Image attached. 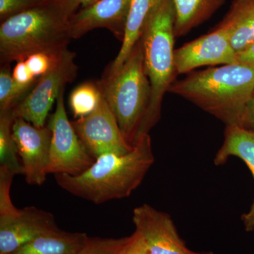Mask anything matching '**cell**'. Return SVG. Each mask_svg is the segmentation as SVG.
Wrapping results in <instances>:
<instances>
[{
    "instance_id": "9",
    "label": "cell",
    "mask_w": 254,
    "mask_h": 254,
    "mask_svg": "<svg viewBox=\"0 0 254 254\" xmlns=\"http://www.w3.org/2000/svg\"><path fill=\"white\" fill-rule=\"evenodd\" d=\"M71 123L82 143L94 158L105 153L125 154L133 149L124 138L103 95L93 113Z\"/></svg>"
},
{
    "instance_id": "29",
    "label": "cell",
    "mask_w": 254,
    "mask_h": 254,
    "mask_svg": "<svg viewBox=\"0 0 254 254\" xmlns=\"http://www.w3.org/2000/svg\"><path fill=\"white\" fill-rule=\"evenodd\" d=\"M79 3L80 6L82 8L87 7V6H91L92 4H94L95 3L98 2L100 0H76Z\"/></svg>"
},
{
    "instance_id": "4",
    "label": "cell",
    "mask_w": 254,
    "mask_h": 254,
    "mask_svg": "<svg viewBox=\"0 0 254 254\" xmlns=\"http://www.w3.org/2000/svg\"><path fill=\"white\" fill-rule=\"evenodd\" d=\"M97 84L115 115L124 138L134 146L141 136L151 95L141 39L120 67L106 68Z\"/></svg>"
},
{
    "instance_id": "13",
    "label": "cell",
    "mask_w": 254,
    "mask_h": 254,
    "mask_svg": "<svg viewBox=\"0 0 254 254\" xmlns=\"http://www.w3.org/2000/svg\"><path fill=\"white\" fill-rule=\"evenodd\" d=\"M131 0H100L78 10L70 19L71 39H78L96 28H106L123 41Z\"/></svg>"
},
{
    "instance_id": "3",
    "label": "cell",
    "mask_w": 254,
    "mask_h": 254,
    "mask_svg": "<svg viewBox=\"0 0 254 254\" xmlns=\"http://www.w3.org/2000/svg\"><path fill=\"white\" fill-rule=\"evenodd\" d=\"M254 91V67L225 64L190 73L168 92L183 97L228 125H240Z\"/></svg>"
},
{
    "instance_id": "5",
    "label": "cell",
    "mask_w": 254,
    "mask_h": 254,
    "mask_svg": "<svg viewBox=\"0 0 254 254\" xmlns=\"http://www.w3.org/2000/svg\"><path fill=\"white\" fill-rule=\"evenodd\" d=\"M175 9L173 0H160L150 13L141 36L145 72L150 84V102L141 136L149 134L161 116L164 95L177 74L174 58Z\"/></svg>"
},
{
    "instance_id": "25",
    "label": "cell",
    "mask_w": 254,
    "mask_h": 254,
    "mask_svg": "<svg viewBox=\"0 0 254 254\" xmlns=\"http://www.w3.org/2000/svg\"><path fill=\"white\" fill-rule=\"evenodd\" d=\"M50 0H0V21L46 4Z\"/></svg>"
},
{
    "instance_id": "7",
    "label": "cell",
    "mask_w": 254,
    "mask_h": 254,
    "mask_svg": "<svg viewBox=\"0 0 254 254\" xmlns=\"http://www.w3.org/2000/svg\"><path fill=\"white\" fill-rule=\"evenodd\" d=\"M76 54L64 50L56 64L38 78L31 91L11 110L14 119L22 118L37 127L46 126L47 118L60 92L77 76Z\"/></svg>"
},
{
    "instance_id": "27",
    "label": "cell",
    "mask_w": 254,
    "mask_h": 254,
    "mask_svg": "<svg viewBox=\"0 0 254 254\" xmlns=\"http://www.w3.org/2000/svg\"><path fill=\"white\" fill-rule=\"evenodd\" d=\"M240 126L254 130V91L252 98L246 106Z\"/></svg>"
},
{
    "instance_id": "18",
    "label": "cell",
    "mask_w": 254,
    "mask_h": 254,
    "mask_svg": "<svg viewBox=\"0 0 254 254\" xmlns=\"http://www.w3.org/2000/svg\"><path fill=\"white\" fill-rule=\"evenodd\" d=\"M159 1L160 0H131L122 47L115 60L108 66L110 68L116 69L126 61L141 38L147 19Z\"/></svg>"
},
{
    "instance_id": "16",
    "label": "cell",
    "mask_w": 254,
    "mask_h": 254,
    "mask_svg": "<svg viewBox=\"0 0 254 254\" xmlns=\"http://www.w3.org/2000/svg\"><path fill=\"white\" fill-rule=\"evenodd\" d=\"M89 237L59 230L45 234L9 254H81Z\"/></svg>"
},
{
    "instance_id": "19",
    "label": "cell",
    "mask_w": 254,
    "mask_h": 254,
    "mask_svg": "<svg viewBox=\"0 0 254 254\" xmlns=\"http://www.w3.org/2000/svg\"><path fill=\"white\" fill-rule=\"evenodd\" d=\"M14 121L11 110L0 111V168L7 169L15 175H23L22 163L12 134Z\"/></svg>"
},
{
    "instance_id": "28",
    "label": "cell",
    "mask_w": 254,
    "mask_h": 254,
    "mask_svg": "<svg viewBox=\"0 0 254 254\" xmlns=\"http://www.w3.org/2000/svg\"><path fill=\"white\" fill-rule=\"evenodd\" d=\"M237 63L245 64L254 67V43L247 49L237 54Z\"/></svg>"
},
{
    "instance_id": "26",
    "label": "cell",
    "mask_w": 254,
    "mask_h": 254,
    "mask_svg": "<svg viewBox=\"0 0 254 254\" xmlns=\"http://www.w3.org/2000/svg\"><path fill=\"white\" fill-rule=\"evenodd\" d=\"M14 81L22 86L33 87L36 84L38 78L34 77L29 71L24 60L17 62L12 71Z\"/></svg>"
},
{
    "instance_id": "15",
    "label": "cell",
    "mask_w": 254,
    "mask_h": 254,
    "mask_svg": "<svg viewBox=\"0 0 254 254\" xmlns=\"http://www.w3.org/2000/svg\"><path fill=\"white\" fill-rule=\"evenodd\" d=\"M218 26L228 31L237 54L247 49L254 43V0H234Z\"/></svg>"
},
{
    "instance_id": "23",
    "label": "cell",
    "mask_w": 254,
    "mask_h": 254,
    "mask_svg": "<svg viewBox=\"0 0 254 254\" xmlns=\"http://www.w3.org/2000/svg\"><path fill=\"white\" fill-rule=\"evenodd\" d=\"M15 176L7 169L0 168V216L15 215L19 210L13 204L10 197V189Z\"/></svg>"
},
{
    "instance_id": "20",
    "label": "cell",
    "mask_w": 254,
    "mask_h": 254,
    "mask_svg": "<svg viewBox=\"0 0 254 254\" xmlns=\"http://www.w3.org/2000/svg\"><path fill=\"white\" fill-rule=\"evenodd\" d=\"M101 98L97 82H86L76 87L69 97L70 108L74 118H83L93 113Z\"/></svg>"
},
{
    "instance_id": "6",
    "label": "cell",
    "mask_w": 254,
    "mask_h": 254,
    "mask_svg": "<svg viewBox=\"0 0 254 254\" xmlns=\"http://www.w3.org/2000/svg\"><path fill=\"white\" fill-rule=\"evenodd\" d=\"M132 220L135 231L121 254H214L187 248L170 215L146 203L133 210Z\"/></svg>"
},
{
    "instance_id": "2",
    "label": "cell",
    "mask_w": 254,
    "mask_h": 254,
    "mask_svg": "<svg viewBox=\"0 0 254 254\" xmlns=\"http://www.w3.org/2000/svg\"><path fill=\"white\" fill-rule=\"evenodd\" d=\"M155 161L149 134L142 136L133 149L125 154L105 153L76 176L55 175L57 183L75 196L101 204L131 194Z\"/></svg>"
},
{
    "instance_id": "24",
    "label": "cell",
    "mask_w": 254,
    "mask_h": 254,
    "mask_svg": "<svg viewBox=\"0 0 254 254\" xmlns=\"http://www.w3.org/2000/svg\"><path fill=\"white\" fill-rule=\"evenodd\" d=\"M62 53L59 55L46 53H34L29 55L24 60V62L32 75L36 78H39L56 64Z\"/></svg>"
},
{
    "instance_id": "8",
    "label": "cell",
    "mask_w": 254,
    "mask_h": 254,
    "mask_svg": "<svg viewBox=\"0 0 254 254\" xmlns=\"http://www.w3.org/2000/svg\"><path fill=\"white\" fill-rule=\"evenodd\" d=\"M64 90L60 92L56 109L48 125L52 131L48 174L76 176L89 168L95 158L88 153L68 120L65 110Z\"/></svg>"
},
{
    "instance_id": "14",
    "label": "cell",
    "mask_w": 254,
    "mask_h": 254,
    "mask_svg": "<svg viewBox=\"0 0 254 254\" xmlns=\"http://www.w3.org/2000/svg\"><path fill=\"white\" fill-rule=\"evenodd\" d=\"M231 156L242 159L250 168L254 180V130L240 125H228L225 128L224 141L218 150L214 163L217 166L225 165ZM245 230H254V198L248 213L242 217Z\"/></svg>"
},
{
    "instance_id": "21",
    "label": "cell",
    "mask_w": 254,
    "mask_h": 254,
    "mask_svg": "<svg viewBox=\"0 0 254 254\" xmlns=\"http://www.w3.org/2000/svg\"><path fill=\"white\" fill-rule=\"evenodd\" d=\"M33 87L18 84L13 78L9 64L1 65L0 111L12 110L15 105L26 96Z\"/></svg>"
},
{
    "instance_id": "22",
    "label": "cell",
    "mask_w": 254,
    "mask_h": 254,
    "mask_svg": "<svg viewBox=\"0 0 254 254\" xmlns=\"http://www.w3.org/2000/svg\"><path fill=\"white\" fill-rule=\"evenodd\" d=\"M128 237L90 238L81 254H121Z\"/></svg>"
},
{
    "instance_id": "12",
    "label": "cell",
    "mask_w": 254,
    "mask_h": 254,
    "mask_svg": "<svg viewBox=\"0 0 254 254\" xmlns=\"http://www.w3.org/2000/svg\"><path fill=\"white\" fill-rule=\"evenodd\" d=\"M58 230L54 215L34 206L0 216V254L12 253L37 237Z\"/></svg>"
},
{
    "instance_id": "11",
    "label": "cell",
    "mask_w": 254,
    "mask_h": 254,
    "mask_svg": "<svg viewBox=\"0 0 254 254\" xmlns=\"http://www.w3.org/2000/svg\"><path fill=\"white\" fill-rule=\"evenodd\" d=\"M175 68L179 74L208 65L237 63L228 31L217 26L213 31L175 50Z\"/></svg>"
},
{
    "instance_id": "17",
    "label": "cell",
    "mask_w": 254,
    "mask_h": 254,
    "mask_svg": "<svg viewBox=\"0 0 254 254\" xmlns=\"http://www.w3.org/2000/svg\"><path fill=\"white\" fill-rule=\"evenodd\" d=\"M175 9V37L185 36L190 30L211 17L225 0H173Z\"/></svg>"
},
{
    "instance_id": "10",
    "label": "cell",
    "mask_w": 254,
    "mask_h": 254,
    "mask_svg": "<svg viewBox=\"0 0 254 254\" xmlns=\"http://www.w3.org/2000/svg\"><path fill=\"white\" fill-rule=\"evenodd\" d=\"M12 134L28 185L46 182L49 165L52 131L48 125L37 127L22 118L14 119Z\"/></svg>"
},
{
    "instance_id": "1",
    "label": "cell",
    "mask_w": 254,
    "mask_h": 254,
    "mask_svg": "<svg viewBox=\"0 0 254 254\" xmlns=\"http://www.w3.org/2000/svg\"><path fill=\"white\" fill-rule=\"evenodd\" d=\"M79 6L76 0H50L1 21V65L22 61L37 53L61 54L72 40L70 19Z\"/></svg>"
}]
</instances>
